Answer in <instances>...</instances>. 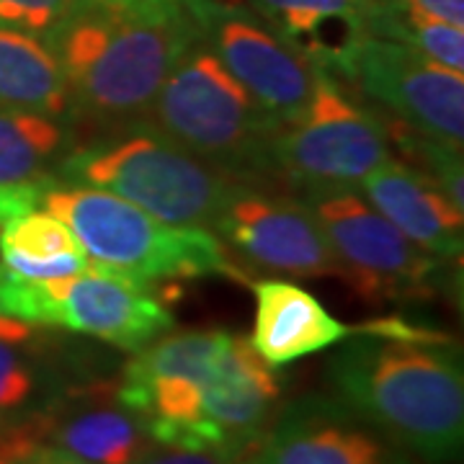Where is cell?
I'll use <instances>...</instances> for the list:
<instances>
[{
	"mask_svg": "<svg viewBox=\"0 0 464 464\" xmlns=\"http://www.w3.org/2000/svg\"><path fill=\"white\" fill-rule=\"evenodd\" d=\"M333 395L415 462L457 464L464 447L459 346L402 323L356 328L325 364Z\"/></svg>",
	"mask_w": 464,
	"mask_h": 464,
	"instance_id": "obj_1",
	"label": "cell"
},
{
	"mask_svg": "<svg viewBox=\"0 0 464 464\" xmlns=\"http://www.w3.org/2000/svg\"><path fill=\"white\" fill-rule=\"evenodd\" d=\"M199 39L183 5L75 0L42 42L63 70L70 124H140L181 54Z\"/></svg>",
	"mask_w": 464,
	"mask_h": 464,
	"instance_id": "obj_2",
	"label": "cell"
},
{
	"mask_svg": "<svg viewBox=\"0 0 464 464\" xmlns=\"http://www.w3.org/2000/svg\"><path fill=\"white\" fill-rule=\"evenodd\" d=\"M140 124L235 181L276 176L274 140L282 124L197 39L168 72Z\"/></svg>",
	"mask_w": 464,
	"mask_h": 464,
	"instance_id": "obj_3",
	"label": "cell"
},
{
	"mask_svg": "<svg viewBox=\"0 0 464 464\" xmlns=\"http://www.w3.org/2000/svg\"><path fill=\"white\" fill-rule=\"evenodd\" d=\"M42 207L72 230L91 264L150 289L158 282L215 274L248 282L212 230L160 222L111 191L57 179Z\"/></svg>",
	"mask_w": 464,
	"mask_h": 464,
	"instance_id": "obj_4",
	"label": "cell"
},
{
	"mask_svg": "<svg viewBox=\"0 0 464 464\" xmlns=\"http://www.w3.org/2000/svg\"><path fill=\"white\" fill-rule=\"evenodd\" d=\"M57 179L111 191L168 225L207 230L240 183L148 124L106 132L72 148L57 168Z\"/></svg>",
	"mask_w": 464,
	"mask_h": 464,
	"instance_id": "obj_5",
	"label": "cell"
},
{
	"mask_svg": "<svg viewBox=\"0 0 464 464\" xmlns=\"http://www.w3.org/2000/svg\"><path fill=\"white\" fill-rule=\"evenodd\" d=\"M390 158L387 127L325 70L317 72L307 111L274 140L276 176L304 194L356 191Z\"/></svg>",
	"mask_w": 464,
	"mask_h": 464,
	"instance_id": "obj_6",
	"label": "cell"
},
{
	"mask_svg": "<svg viewBox=\"0 0 464 464\" xmlns=\"http://www.w3.org/2000/svg\"><path fill=\"white\" fill-rule=\"evenodd\" d=\"M227 331L160 335L134 351L116 382L119 400L142 418L155 444L201 449V398L230 343Z\"/></svg>",
	"mask_w": 464,
	"mask_h": 464,
	"instance_id": "obj_7",
	"label": "cell"
},
{
	"mask_svg": "<svg viewBox=\"0 0 464 464\" xmlns=\"http://www.w3.org/2000/svg\"><path fill=\"white\" fill-rule=\"evenodd\" d=\"M302 199L320 222L341 276L362 295L398 299L433 292L447 261L418 248L359 191H313Z\"/></svg>",
	"mask_w": 464,
	"mask_h": 464,
	"instance_id": "obj_8",
	"label": "cell"
},
{
	"mask_svg": "<svg viewBox=\"0 0 464 464\" xmlns=\"http://www.w3.org/2000/svg\"><path fill=\"white\" fill-rule=\"evenodd\" d=\"M199 39L282 127L307 111L317 72L264 18L232 0H186Z\"/></svg>",
	"mask_w": 464,
	"mask_h": 464,
	"instance_id": "obj_9",
	"label": "cell"
},
{
	"mask_svg": "<svg viewBox=\"0 0 464 464\" xmlns=\"http://www.w3.org/2000/svg\"><path fill=\"white\" fill-rule=\"evenodd\" d=\"M24 323L65 328L134 353L166 335L176 320L150 286L88 261L75 276L29 279Z\"/></svg>",
	"mask_w": 464,
	"mask_h": 464,
	"instance_id": "obj_10",
	"label": "cell"
},
{
	"mask_svg": "<svg viewBox=\"0 0 464 464\" xmlns=\"http://www.w3.org/2000/svg\"><path fill=\"white\" fill-rule=\"evenodd\" d=\"M338 81L387 109L402 127L462 150L464 72L387 39L364 36Z\"/></svg>",
	"mask_w": 464,
	"mask_h": 464,
	"instance_id": "obj_11",
	"label": "cell"
},
{
	"mask_svg": "<svg viewBox=\"0 0 464 464\" xmlns=\"http://www.w3.org/2000/svg\"><path fill=\"white\" fill-rule=\"evenodd\" d=\"M209 230L256 271L299 279L341 276V264L304 199L271 194L258 183H237Z\"/></svg>",
	"mask_w": 464,
	"mask_h": 464,
	"instance_id": "obj_12",
	"label": "cell"
},
{
	"mask_svg": "<svg viewBox=\"0 0 464 464\" xmlns=\"http://www.w3.org/2000/svg\"><path fill=\"white\" fill-rule=\"evenodd\" d=\"M235 464H418L335 395H302L276 408Z\"/></svg>",
	"mask_w": 464,
	"mask_h": 464,
	"instance_id": "obj_13",
	"label": "cell"
},
{
	"mask_svg": "<svg viewBox=\"0 0 464 464\" xmlns=\"http://www.w3.org/2000/svg\"><path fill=\"white\" fill-rule=\"evenodd\" d=\"M282 395L279 377L253 351L243 335L232 333L212 380L201 398V451H217L237 462L276 413Z\"/></svg>",
	"mask_w": 464,
	"mask_h": 464,
	"instance_id": "obj_14",
	"label": "cell"
},
{
	"mask_svg": "<svg viewBox=\"0 0 464 464\" xmlns=\"http://www.w3.org/2000/svg\"><path fill=\"white\" fill-rule=\"evenodd\" d=\"M39 444H50L85 464H132L155 441L142 418L130 411L116 382L75 384L39 426Z\"/></svg>",
	"mask_w": 464,
	"mask_h": 464,
	"instance_id": "obj_15",
	"label": "cell"
},
{
	"mask_svg": "<svg viewBox=\"0 0 464 464\" xmlns=\"http://www.w3.org/2000/svg\"><path fill=\"white\" fill-rule=\"evenodd\" d=\"M356 191L433 258L454 261L462 256L464 212L413 166L390 158Z\"/></svg>",
	"mask_w": 464,
	"mask_h": 464,
	"instance_id": "obj_16",
	"label": "cell"
},
{
	"mask_svg": "<svg viewBox=\"0 0 464 464\" xmlns=\"http://www.w3.org/2000/svg\"><path fill=\"white\" fill-rule=\"evenodd\" d=\"M253 292L256 323L248 343L271 369L333 348L356 331L333 317L315 295L297 284L266 279Z\"/></svg>",
	"mask_w": 464,
	"mask_h": 464,
	"instance_id": "obj_17",
	"label": "cell"
},
{
	"mask_svg": "<svg viewBox=\"0 0 464 464\" xmlns=\"http://www.w3.org/2000/svg\"><path fill=\"white\" fill-rule=\"evenodd\" d=\"M338 81L366 34L369 0H232Z\"/></svg>",
	"mask_w": 464,
	"mask_h": 464,
	"instance_id": "obj_18",
	"label": "cell"
},
{
	"mask_svg": "<svg viewBox=\"0 0 464 464\" xmlns=\"http://www.w3.org/2000/svg\"><path fill=\"white\" fill-rule=\"evenodd\" d=\"M75 384L32 338H0V459L39 444L42 420Z\"/></svg>",
	"mask_w": 464,
	"mask_h": 464,
	"instance_id": "obj_19",
	"label": "cell"
},
{
	"mask_svg": "<svg viewBox=\"0 0 464 464\" xmlns=\"http://www.w3.org/2000/svg\"><path fill=\"white\" fill-rule=\"evenodd\" d=\"M0 109L54 116L70 124V96L50 47L34 36L0 26Z\"/></svg>",
	"mask_w": 464,
	"mask_h": 464,
	"instance_id": "obj_20",
	"label": "cell"
},
{
	"mask_svg": "<svg viewBox=\"0 0 464 464\" xmlns=\"http://www.w3.org/2000/svg\"><path fill=\"white\" fill-rule=\"evenodd\" d=\"M0 264L26 279H65L88 268V256L60 217L36 207L0 225Z\"/></svg>",
	"mask_w": 464,
	"mask_h": 464,
	"instance_id": "obj_21",
	"label": "cell"
},
{
	"mask_svg": "<svg viewBox=\"0 0 464 464\" xmlns=\"http://www.w3.org/2000/svg\"><path fill=\"white\" fill-rule=\"evenodd\" d=\"M72 148V130L63 119L0 109V186L57 179V168Z\"/></svg>",
	"mask_w": 464,
	"mask_h": 464,
	"instance_id": "obj_22",
	"label": "cell"
},
{
	"mask_svg": "<svg viewBox=\"0 0 464 464\" xmlns=\"http://www.w3.org/2000/svg\"><path fill=\"white\" fill-rule=\"evenodd\" d=\"M366 34L411 47L439 65L464 72V26L441 21L405 0H369Z\"/></svg>",
	"mask_w": 464,
	"mask_h": 464,
	"instance_id": "obj_23",
	"label": "cell"
},
{
	"mask_svg": "<svg viewBox=\"0 0 464 464\" xmlns=\"http://www.w3.org/2000/svg\"><path fill=\"white\" fill-rule=\"evenodd\" d=\"M395 140H398V148L411 158L408 166H413L426 179H431L447 194L449 201L464 212L462 150L451 148L447 142H439L426 134L413 132L408 127L395 134Z\"/></svg>",
	"mask_w": 464,
	"mask_h": 464,
	"instance_id": "obj_24",
	"label": "cell"
},
{
	"mask_svg": "<svg viewBox=\"0 0 464 464\" xmlns=\"http://www.w3.org/2000/svg\"><path fill=\"white\" fill-rule=\"evenodd\" d=\"M75 0H0V26L44 39Z\"/></svg>",
	"mask_w": 464,
	"mask_h": 464,
	"instance_id": "obj_25",
	"label": "cell"
},
{
	"mask_svg": "<svg viewBox=\"0 0 464 464\" xmlns=\"http://www.w3.org/2000/svg\"><path fill=\"white\" fill-rule=\"evenodd\" d=\"M132 464H235L227 457L217 451H201V449H181L166 447V444H152L145 449Z\"/></svg>",
	"mask_w": 464,
	"mask_h": 464,
	"instance_id": "obj_26",
	"label": "cell"
},
{
	"mask_svg": "<svg viewBox=\"0 0 464 464\" xmlns=\"http://www.w3.org/2000/svg\"><path fill=\"white\" fill-rule=\"evenodd\" d=\"M0 464H85L78 457L67 454L63 449H54L50 444H32L21 449L16 454L5 457Z\"/></svg>",
	"mask_w": 464,
	"mask_h": 464,
	"instance_id": "obj_27",
	"label": "cell"
},
{
	"mask_svg": "<svg viewBox=\"0 0 464 464\" xmlns=\"http://www.w3.org/2000/svg\"><path fill=\"white\" fill-rule=\"evenodd\" d=\"M405 3L454 26H464V0H405Z\"/></svg>",
	"mask_w": 464,
	"mask_h": 464,
	"instance_id": "obj_28",
	"label": "cell"
},
{
	"mask_svg": "<svg viewBox=\"0 0 464 464\" xmlns=\"http://www.w3.org/2000/svg\"><path fill=\"white\" fill-rule=\"evenodd\" d=\"M34 335H36V328H32V325L0 315V338H8V341H26V338H34Z\"/></svg>",
	"mask_w": 464,
	"mask_h": 464,
	"instance_id": "obj_29",
	"label": "cell"
},
{
	"mask_svg": "<svg viewBox=\"0 0 464 464\" xmlns=\"http://www.w3.org/2000/svg\"><path fill=\"white\" fill-rule=\"evenodd\" d=\"M142 3H155V5H183V8H186V0H142Z\"/></svg>",
	"mask_w": 464,
	"mask_h": 464,
	"instance_id": "obj_30",
	"label": "cell"
}]
</instances>
